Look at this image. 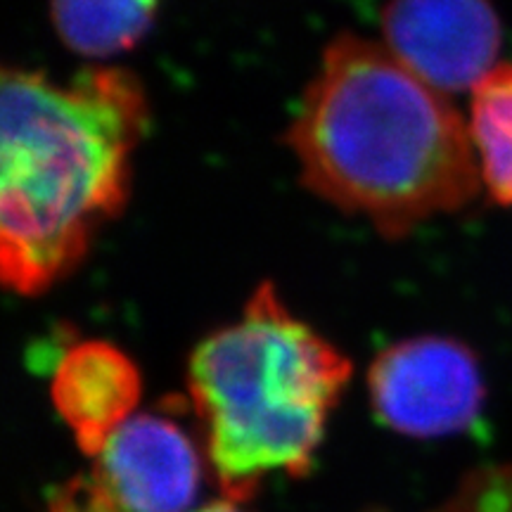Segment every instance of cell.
Here are the masks:
<instances>
[{
  "label": "cell",
  "instance_id": "cell-3",
  "mask_svg": "<svg viewBox=\"0 0 512 512\" xmlns=\"http://www.w3.org/2000/svg\"><path fill=\"white\" fill-rule=\"evenodd\" d=\"M351 370L271 283L256 287L235 323L197 344L188 392L226 501L240 505L266 477L309 470Z\"/></svg>",
  "mask_w": 512,
  "mask_h": 512
},
{
  "label": "cell",
  "instance_id": "cell-7",
  "mask_svg": "<svg viewBox=\"0 0 512 512\" xmlns=\"http://www.w3.org/2000/svg\"><path fill=\"white\" fill-rule=\"evenodd\" d=\"M143 377L131 356L102 339L76 342L55 366L50 396L76 444L95 458L136 413Z\"/></svg>",
  "mask_w": 512,
  "mask_h": 512
},
{
  "label": "cell",
  "instance_id": "cell-2",
  "mask_svg": "<svg viewBox=\"0 0 512 512\" xmlns=\"http://www.w3.org/2000/svg\"><path fill=\"white\" fill-rule=\"evenodd\" d=\"M285 140L313 195L389 240L484 190L467 119L363 36L342 34L325 48Z\"/></svg>",
  "mask_w": 512,
  "mask_h": 512
},
{
  "label": "cell",
  "instance_id": "cell-6",
  "mask_svg": "<svg viewBox=\"0 0 512 512\" xmlns=\"http://www.w3.org/2000/svg\"><path fill=\"white\" fill-rule=\"evenodd\" d=\"M382 46L444 95L475 91L498 67L501 19L489 0H389Z\"/></svg>",
  "mask_w": 512,
  "mask_h": 512
},
{
  "label": "cell",
  "instance_id": "cell-10",
  "mask_svg": "<svg viewBox=\"0 0 512 512\" xmlns=\"http://www.w3.org/2000/svg\"><path fill=\"white\" fill-rule=\"evenodd\" d=\"M434 512H512V467L472 472L458 494Z\"/></svg>",
  "mask_w": 512,
  "mask_h": 512
},
{
  "label": "cell",
  "instance_id": "cell-8",
  "mask_svg": "<svg viewBox=\"0 0 512 512\" xmlns=\"http://www.w3.org/2000/svg\"><path fill=\"white\" fill-rule=\"evenodd\" d=\"M159 0H50V19L72 53L107 60L143 41Z\"/></svg>",
  "mask_w": 512,
  "mask_h": 512
},
{
  "label": "cell",
  "instance_id": "cell-5",
  "mask_svg": "<svg viewBox=\"0 0 512 512\" xmlns=\"http://www.w3.org/2000/svg\"><path fill=\"white\" fill-rule=\"evenodd\" d=\"M377 420L415 439L465 432L484 406V377L475 354L446 337L392 344L368 373Z\"/></svg>",
  "mask_w": 512,
  "mask_h": 512
},
{
  "label": "cell",
  "instance_id": "cell-9",
  "mask_svg": "<svg viewBox=\"0 0 512 512\" xmlns=\"http://www.w3.org/2000/svg\"><path fill=\"white\" fill-rule=\"evenodd\" d=\"M470 136L484 190L501 207H512V62H501L472 91Z\"/></svg>",
  "mask_w": 512,
  "mask_h": 512
},
{
  "label": "cell",
  "instance_id": "cell-1",
  "mask_svg": "<svg viewBox=\"0 0 512 512\" xmlns=\"http://www.w3.org/2000/svg\"><path fill=\"white\" fill-rule=\"evenodd\" d=\"M150 126L140 79L95 64L69 81L5 69L0 91V278L36 297L81 266L131 195Z\"/></svg>",
  "mask_w": 512,
  "mask_h": 512
},
{
  "label": "cell",
  "instance_id": "cell-11",
  "mask_svg": "<svg viewBox=\"0 0 512 512\" xmlns=\"http://www.w3.org/2000/svg\"><path fill=\"white\" fill-rule=\"evenodd\" d=\"M192 512H242V510H240L238 503L226 501V498H223V501L209 503V505H204V508H197V510H192Z\"/></svg>",
  "mask_w": 512,
  "mask_h": 512
},
{
  "label": "cell",
  "instance_id": "cell-4",
  "mask_svg": "<svg viewBox=\"0 0 512 512\" xmlns=\"http://www.w3.org/2000/svg\"><path fill=\"white\" fill-rule=\"evenodd\" d=\"M202 460L174 420L133 415L86 475L57 489L50 512H192Z\"/></svg>",
  "mask_w": 512,
  "mask_h": 512
}]
</instances>
